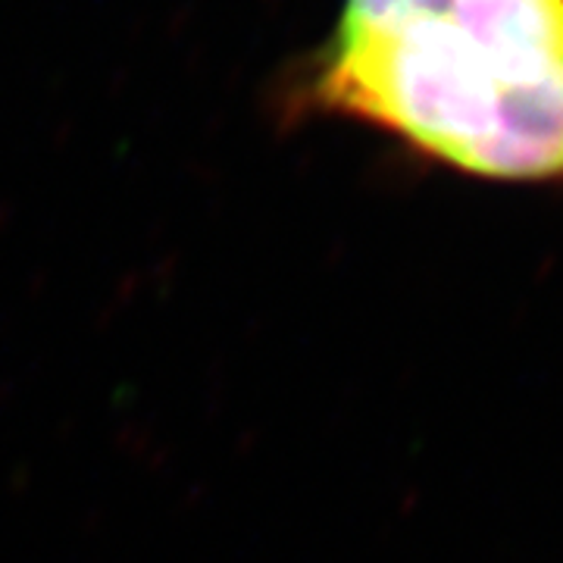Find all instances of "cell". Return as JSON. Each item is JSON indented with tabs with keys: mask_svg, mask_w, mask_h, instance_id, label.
I'll list each match as a JSON object with an SVG mask.
<instances>
[{
	"mask_svg": "<svg viewBox=\"0 0 563 563\" xmlns=\"http://www.w3.org/2000/svg\"><path fill=\"white\" fill-rule=\"evenodd\" d=\"M307 88L470 176L563 179V0H344Z\"/></svg>",
	"mask_w": 563,
	"mask_h": 563,
	"instance_id": "obj_1",
	"label": "cell"
}]
</instances>
